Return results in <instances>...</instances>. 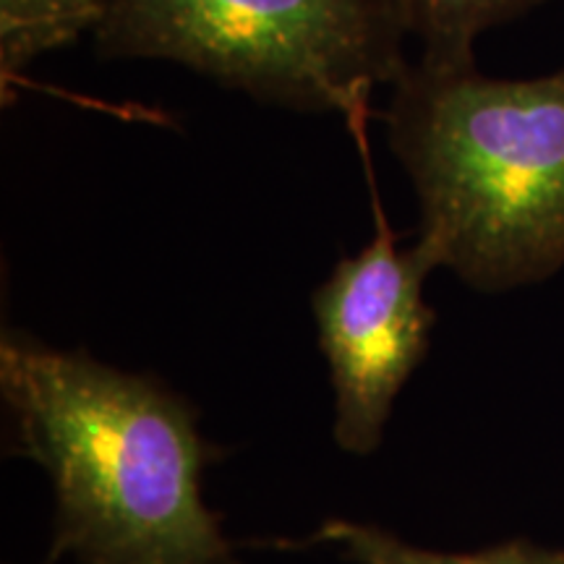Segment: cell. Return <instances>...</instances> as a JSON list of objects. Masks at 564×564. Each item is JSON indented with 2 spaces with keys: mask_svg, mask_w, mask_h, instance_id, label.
Wrapping results in <instances>:
<instances>
[{
  "mask_svg": "<svg viewBox=\"0 0 564 564\" xmlns=\"http://www.w3.org/2000/svg\"><path fill=\"white\" fill-rule=\"evenodd\" d=\"M0 394L11 453L53 484L45 564H238L202 497L217 449L181 394L19 329L0 337Z\"/></svg>",
  "mask_w": 564,
  "mask_h": 564,
  "instance_id": "obj_1",
  "label": "cell"
},
{
  "mask_svg": "<svg viewBox=\"0 0 564 564\" xmlns=\"http://www.w3.org/2000/svg\"><path fill=\"white\" fill-rule=\"evenodd\" d=\"M387 139L421 204V232L457 278L505 293L564 267V68L491 79L411 63Z\"/></svg>",
  "mask_w": 564,
  "mask_h": 564,
  "instance_id": "obj_2",
  "label": "cell"
},
{
  "mask_svg": "<svg viewBox=\"0 0 564 564\" xmlns=\"http://www.w3.org/2000/svg\"><path fill=\"white\" fill-rule=\"evenodd\" d=\"M405 0H108L102 58L171 61L253 100L366 131L373 91L411 63Z\"/></svg>",
  "mask_w": 564,
  "mask_h": 564,
  "instance_id": "obj_3",
  "label": "cell"
},
{
  "mask_svg": "<svg viewBox=\"0 0 564 564\" xmlns=\"http://www.w3.org/2000/svg\"><path fill=\"white\" fill-rule=\"evenodd\" d=\"M373 220L371 241L340 259L312 295L335 387V440L352 455L382 444L394 400L426 358L436 316L423 282L442 267L423 238L400 249L377 194Z\"/></svg>",
  "mask_w": 564,
  "mask_h": 564,
  "instance_id": "obj_4",
  "label": "cell"
},
{
  "mask_svg": "<svg viewBox=\"0 0 564 564\" xmlns=\"http://www.w3.org/2000/svg\"><path fill=\"white\" fill-rule=\"evenodd\" d=\"M108 0H0V82L3 100L42 55L95 34Z\"/></svg>",
  "mask_w": 564,
  "mask_h": 564,
  "instance_id": "obj_5",
  "label": "cell"
},
{
  "mask_svg": "<svg viewBox=\"0 0 564 564\" xmlns=\"http://www.w3.org/2000/svg\"><path fill=\"white\" fill-rule=\"evenodd\" d=\"M541 0H405L419 63L429 68L474 66L476 40L491 26L523 17Z\"/></svg>",
  "mask_w": 564,
  "mask_h": 564,
  "instance_id": "obj_6",
  "label": "cell"
},
{
  "mask_svg": "<svg viewBox=\"0 0 564 564\" xmlns=\"http://www.w3.org/2000/svg\"><path fill=\"white\" fill-rule=\"evenodd\" d=\"M308 541L340 546L345 560L356 564H564V549H549L523 539L505 541L476 554H440L405 544L377 525H358L350 520H327Z\"/></svg>",
  "mask_w": 564,
  "mask_h": 564,
  "instance_id": "obj_7",
  "label": "cell"
}]
</instances>
